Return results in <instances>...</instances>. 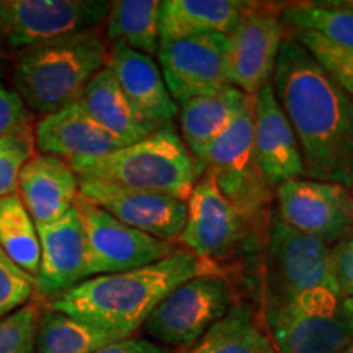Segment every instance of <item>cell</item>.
<instances>
[{
	"label": "cell",
	"mask_w": 353,
	"mask_h": 353,
	"mask_svg": "<svg viewBox=\"0 0 353 353\" xmlns=\"http://www.w3.org/2000/svg\"><path fill=\"white\" fill-rule=\"evenodd\" d=\"M306 179L353 187V99L294 38H285L272 76Z\"/></svg>",
	"instance_id": "1"
},
{
	"label": "cell",
	"mask_w": 353,
	"mask_h": 353,
	"mask_svg": "<svg viewBox=\"0 0 353 353\" xmlns=\"http://www.w3.org/2000/svg\"><path fill=\"white\" fill-rule=\"evenodd\" d=\"M211 272H218L214 263L179 247L148 267L88 278L51 298L50 309L128 339L143 329L149 314L172 290Z\"/></svg>",
	"instance_id": "2"
},
{
	"label": "cell",
	"mask_w": 353,
	"mask_h": 353,
	"mask_svg": "<svg viewBox=\"0 0 353 353\" xmlns=\"http://www.w3.org/2000/svg\"><path fill=\"white\" fill-rule=\"evenodd\" d=\"M110 44L99 30H88L17 52L15 90L30 112L50 114L82 95L87 83L108 63Z\"/></svg>",
	"instance_id": "3"
},
{
	"label": "cell",
	"mask_w": 353,
	"mask_h": 353,
	"mask_svg": "<svg viewBox=\"0 0 353 353\" xmlns=\"http://www.w3.org/2000/svg\"><path fill=\"white\" fill-rule=\"evenodd\" d=\"M68 162L79 182L148 190L185 201L203 175L174 125L159 128L148 138L105 156L76 157Z\"/></svg>",
	"instance_id": "4"
},
{
	"label": "cell",
	"mask_w": 353,
	"mask_h": 353,
	"mask_svg": "<svg viewBox=\"0 0 353 353\" xmlns=\"http://www.w3.org/2000/svg\"><path fill=\"white\" fill-rule=\"evenodd\" d=\"M234 290L219 272L203 273L179 285L157 304L143 324L149 341L188 348L231 309Z\"/></svg>",
	"instance_id": "5"
},
{
	"label": "cell",
	"mask_w": 353,
	"mask_h": 353,
	"mask_svg": "<svg viewBox=\"0 0 353 353\" xmlns=\"http://www.w3.org/2000/svg\"><path fill=\"white\" fill-rule=\"evenodd\" d=\"M263 285V306L288 303L319 288L337 293L330 272V245L290 228L273 213L267 228Z\"/></svg>",
	"instance_id": "6"
},
{
	"label": "cell",
	"mask_w": 353,
	"mask_h": 353,
	"mask_svg": "<svg viewBox=\"0 0 353 353\" xmlns=\"http://www.w3.org/2000/svg\"><path fill=\"white\" fill-rule=\"evenodd\" d=\"M262 319L278 353H341L353 342L341 312V296L330 288L263 306Z\"/></svg>",
	"instance_id": "7"
},
{
	"label": "cell",
	"mask_w": 353,
	"mask_h": 353,
	"mask_svg": "<svg viewBox=\"0 0 353 353\" xmlns=\"http://www.w3.org/2000/svg\"><path fill=\"white\" fill-rule=\"evenodd\" d=\"M205 172L249 221L272 203L275 190L265 180L254 148V97L247 99L239 114L210 148Z\"/></svg>",
	"instance_id": "8"
},
{
	"label": "cell",
	"mask_w": 353,
	"mask_h": 353,
	"mask_svg": "<svg viewBox=\"0 0 353 353\" xmlns=\"http://www.w3.org/2000/svg\"><path fill=\"white\" fill-rule=\"evenodd\" d=\"M108 0H0V37L8 51L69 34L99 30Z\"/></svg>",
	"instance_id": "9"
},
{
	"label": "cell",
	"mask_w": 353,
	"mask_h": 353,
	"mask_svg": "<svg viewBox=\"0 0 353 353\" xmlns=\"http://www.w3.org/2000/svg\"><path fill=\"white\" fill-rule=\"evenodd\" d=\"M74 206L85 232L92 276L148 267L167 259L179 249L176 244L126 226L81 195Z\"/></svg>",
	"instance_id": "10"
},
{
	"label": "cell",
	"mask_w": 353,
	"mask_h": 353,
	"mask_svg": "<svg viewBox=\"0 0 353 353\" xmlns=\"http://www.w3.org/2000/svg\"><path fill=\"white\" fill-rule=\"evenodd\" d=\"M157 59L165 85L179 105L234 87L226 34L165 39L159 46Z\"/></svg>",
	"instance_id": "11"
},
{
	"label": "cell",
	"mask_w": 353,
	"mask_h": 353,
	"mask_svg": "<svg viewBox=\"0 0 353 353\" xmlns=\"http://www.w3.org/2000/svg\"><path fill=\"white\" fill-rule=\"evenodd\" d=\"M275 214L299 232L334 245L353 229L348 188L312 179H291L275 188Z\"/></svg>",
	"instance_id": "12"
},
{
	"label": "cell",
	"mask_w": 353,
	"mask_h": 353,
	"mask_svg": "<svg viewBox=\"0 0 353 353\" xmlns=\"http://www.w3.org/2000/svg\"><path fill=\"white\" fill-rule=\"evenodd\" d=\"M249 223L219 192L213 176L203 172L187 198V219L176 245L214 263L239 247L249 231Z\"/></svg>",
	"instance_id": "13"
},
{
	"label": "cell",
	"mask_w": 353,
	"mask_h": 353,
	"mask_svg": "<svg viewBox=\"0 0 353 353\" xmlns=\"http://www.w3.org/2000/svg\"><path fill=\"white\" fill-rule=\"evenodd\" d=\"M280 10L265 3H247L236 28L228 34L229 68L234 87L254 97L272 82L278 52L286 38Z\"/></svg>",
	"instance_id": "14"
},
{
	"label": "cell",
	"mask_w": 353,
	"mask_h": 353,
	"mask_svg": "<svg viewBox=\"0 0 353 353\" xmlns=\"http://www.w3.org/2000/svg\"><path fill=\"white\" fill-rule=\"evenodd\" d=\"M79 195L126 226L170 244H176L187 219V201L165 193L103 182H79Z\"/></svg>",
	"instance_id": "15"
},
{
	"label": "cell",
	"mask_w": 353,
	"mask_h": 353,
	"mask_svg": "<svg viewBox=\"0 0 353 353\" xmlns=\"http://www.w3.org/2000/svg\"><path fill=\"white\" fill-rule=\"evenodd\" d=\"M37 231L41 249L34 276L37 293L51 299L92 278L85 232L76 206L57 221L37 224Z\"/></svg>",
	"instance_id": "16"
},
{
	"label": "cell",
	"mask_w": 353,
	"mask_h": 353,
	"mask_svg": "<svg viewBox=\"0 0 353 353\" xmlns=\"http://www.w3.org/2000/svg\"><path fill=\"white\" fill-rule=\"evenodd\" d=\"M254 148L260 170L273 190L286 180L306 176L298 139L272 82L254 95Z\"/></svg>",
	"instance_id": "17"
},
{
	"label": "cell",
	"mask_w": 353,
	"mask_h": 353,
	"mask_svg": "<svg viewBox=\"0 0 353 353\" xmlns=\"http://www.w3.org/2000/svg\"><path fill=\"white\" fill-rule=\"evenodd\" d=\"M17 193L34 224H48L74 208L79 179L68 161L38 152L21 167Z\"/></svg>",
	"instance_id": "18"
},
{
	"label": "cell",
	"mask_w": 353,
	"mask_h": 353,
	"mask_svg": "<svg viewBox=\"0 0 353 353\" xmlns=\"http://www.w3.org/2000/svg\"><path fill=\"white\" fill-rule=\"evenodd\" d=\"M107 65L128 99L156 128L174 125L179 103L172 99L156 59L125 44H110Z\"/></svg>",
	"instance_id": "19"
},
{
	"label": "cell",
	"mask_w": 353,
	"mask_h": 353,
	"mask_svg": "<svg viewBox=\"0 0 353 353\" xmlns=\"http://www.w3.org/2000/svg\"><path fill=\"white\" fill-rule=\"evenodd\" d=\"M34 149L64 161L99 157L125 148L85 113L79 101L44 114L33 128Z\"/></svg>",
	"instance_id": "20"
},
{
	"label": "cell",
	"mask_w": 353,
	"mask_h": 353,
	"mask_svg": "<svg viewBox=\"0 0 353 353\" xmlns=\"http://www.w3.org/2000/svg\"><path fill=\"white\" fill-rule=\"evenodd\" d=\"M77 101L97 125L123 145L138 143L159 130L132 105L108 65L95 74Z\"/></svg>",
	"instance_id": "21"
},
{
	"label": "cell",
	"mask_w": 353,
	"mask_h": 353,
	"mask_svg": "<svg viewBox=\"0 0 353 353\" xmlns=\"http://www.w3.org/2000/svg\"><path fill=\"white\" fill-rule=\"evenodd\" d=\"M249 95L236 87L193 97L179 105L180 138L205 172L206 154L239 114Z\"/></svg>",
	"instance_id": "22"
},
{
	"label": "cell",
	"mask_w": 353,
	"mask_h": 353,
	"mask_svg": "<svg viewBox=\"0 0 353 353\" xmlns=\"http://www.w3.org/2000/svg\"><path fill=\"white\" fill-rule=\"evenodd\" d=\"M249 2L239 0H164L161 41L198 34H228L236 28Z\"/></svg>",
	"instance_id": "23"
},
{
	"label": "cell",
	"mask_w": 353,
	"mask_h": 353,
	"mask_svg": "<svg viewBox=\"0 0 353 353\" xmlns=\"http://www.w3.org/2000/svg\"><path fill=\"white\" fill-rule=\"evenodd\" d=\"M183 353H278L263 319L245 301H236L200 341Z\"/></svg>",
	"instance_id": "24"
},
{
	"label": "cell",
	"mask_w": 353,
	"mask_h": 353,
	"mask_svg": "<svg viewBox=\"0 0 353 353\" xmlns=\"http://www.w3.org/2000/svg\"><path fill=\"white\" fill-rule=\"evenodd\" d=\"M159 0H117L112 2L103 37L108 44L120 43L145 56H157L161 46Z\"/></svg>",
	"instance_id": "25"
},
{
	"label": "cell",
	"mask_w": 353,
	"mask_h": 353,
	"mask_svg": "<svg viewBox=\"0 0 353 353\" xmlns=\"http://www.w3.org/2000/svg\"><path fill=\"white\" fill-rule=\"evenodd\" d=\"M117 341L118 335L48 309L39 314L34 353H94Z\"/></svg>",
	"instance_id": "26"
},
{
	"label": "cell",
	"mask_w": 353,
	"mask_h": 353,
	"mask_svg": "<svg viewBox=\"0 0 353 353\" xmlns=\"http://www.w3.org/2000/svg\"><path fill=\"white\" fill-rule=\"evenodd\" d=\"M0 250L32 278L38 275L41 249L37 224L17 192L0 196Z\"/></svg>",
	"instance_id": "27"
},
{
	"label": "cell",
	"mask_w": 353,
	"mask_h": 353,
	"mask_svg": "<svg viewBox=\"0 0 353 353\" xmlns=\"http://www.w3.org/2000/svg\"><path fill=\"white\" fill-rule=\"evenodd\" d=\"M281 21L294 33H316L337 46L353 50V10L329 2L290 3L280 10Z\"/></svg>",
	"instance_id": "28"
},
{
	"label": "cell",
	"mask_w": 353,
	"mask_h": 353,
	"mask_svg": "<svg viewBox=\"0 0 353 353\" xmlns=\"http://www.w3.org/2000/svg\"><path fill=\"white\" fill-rule=\"evenodd\" d=\"M294 39L343 87L353 99V50L337 46L316 33H293Z\"/></svg>",
	"instance_id": "29"
},
{
	"label": "cell",
	"mask_w": 353,
	"mask_h": 353,
	"mask_svg": "<svg viewBox=\"0 0 353 353\" xmlns=\"http://www.w3.org/2000/svg\"><path fill=\"white\" fill-rule=\"evenodd\" d=\"M39 314L37 304L28 303L0 319V353H34Z\"/></svg>",
	"instance_id": "30"
},
{
	"label": "cell",
	"mask_w": 353,
	"mask_h": 353,
	"mask_svg": "<svg viewBox=\"0 0 353 353\" xmlns=\"http://www.w3.org/2000/svg\"><path fill=\"white\" fill-rule=\"evenodd\" d=\"M34 293V278L17 267L0 250V319L30 303Z\"/></svg>",
	"instance_id": "31"
},
{
	"label": "cell",
	"mask_w": 353,
	"mask_h": 353,
	"mask_svg": "<svg viewBox=\"0 0 353 353\" xmlns=\"http://www.w3.org/2000/svg\"><path fill=\"white\" fill-rule=\"evenodd\" d=\"M34 151L33 131L0 139V196L17 192L21 167Z\"/></svg>",
	"instance_id": "32"
},
{
	"label": "cell",
	"mask_w": 353,
	"mask_h": 353,
	"mask_svg": "<svg viewBox=\"0 0 353 353\" xmlns=\"http://www.w3.org/2000/svg\"><path fill=\"white\" fill-rule=\"evenodd\" d=\"M33 131L32 112L15 88L0 82V139Z\"/></svg>",
	"instance_id": "33"
},
{
	"label": "cell",
	"mask_w": 353,
	"mask_h": 353,
	"mask_svg": "<svg viewBox=\"0 0 353 353\" xmlns=\"http://www.w3.org/2000/svg\"><path fill=\"white\" fill-rule=\"evenodd\" d=\"M330 272L341 299L353 298V229L330 245Z\"/></svg>",
	"instance_id": "34"
},
{
	"label": "cell",
	"mask_w": 353,
	"mask_h": 353,
	"mask_svg": "<svg viewBox=\"0 0 353 353\" xmlns=\"http://www.w3.org/2000/svg\"><path fill=\"white\" fill-rule=\"evenodd\" d=\"M94 353H172L170 348L149 341L145 337H128L110 345L101 347Z\"/></svg>",
	"instance_id": "35"
},
{
	"label": "cell",
	"mask_w": 353,
	"mask_h": 353,
	"mask_svg": "<svg viewBox=\"0 0 353 353\" xmlns=\"http://www.w3.org/2000/svg\"><path fill=\"white\" fill-rule=\"evenodd\" d=\"M341 312L345 322L348 334H350L353 341V298H343L341 299Z\"/></svg>",
	"instance_id": "36"
},
{
	"label": "cell",
	"mask_w": 353,
	"mask_h": 353,
	"mask_svg": "<svg viewBox=\"0 0 353 353\" xmlns=\"http://www.w3.org/2000/svg\"><path fill=\"white\" fill-rule=\"evenodd\" d=\"M8 69H10V59H8V50L3 44V39L0 37V81L7 76Z\"/></svg>",
	"instance_id": "37"
},
{
	"label": "cell",
	"mask_w": 353,
	"mask_h": 353,
	"mask_svg": "<svg viewBox=\"0 0 353 353\" xmlns=\"http://www.w3.org/2000/svg\"><path fill=\"white\" fill-rule=\"evenodd\" d=\"M329 3H332V6H337V7L350 8V10H353V0H345V2H329Z\"/></svg>",
	"instance_id": "38"
},
{
	"label": "cell",
	"mask_w": 353,
	"mask_h": 353,
	"mask_svg": "<svg viewBox=\"0 0 353 353\" xmlns=\"http://www.w3.org/2000/svg\"><path fill=\"white\" fill-rule=\"evenodd\" d=\"M348 192H350V195H352V198H353V187H352L350 190H348Z\"/></svg>",
	"instance_id": "39"
}]
</instances>
